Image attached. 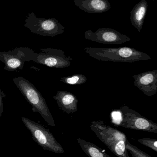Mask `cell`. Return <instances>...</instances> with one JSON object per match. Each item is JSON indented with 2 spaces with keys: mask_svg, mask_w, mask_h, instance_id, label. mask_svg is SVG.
<instances>
[{
  "mask_svg": "<svg viewBox=\"0 0 157 157\" xmlns=\"http://www.w3.org/2000/svg\"><path fill=\"white\" fill-rule=\"evenodd\" d=\"M91 131L118 157H130L126 149L127 140L125 134L107 125L103 121H93L90 125Z\"/></svg>",
  "mask_w": 157,
  "mask_h": 157,
  "instance_id": "6da1fadb",
  "label": "cell"
},
{
  "mask_svg": "<svg viewBox=\"0 0 157 157\" xmlns=\"http://www.w3.org/2000/svg\"><path fill=\"white\" fill-rule=\"evenodd\" d=\"M86 53L99 61L133 63L151 59L147 53L129 47L116 48H97L87 47Z\"/></svg>",
  "mask_w": 157,
  "mask_h": 157,
  "instance_id": "7a4b0ae2",
  "label": "cell"
},
{
  "mask_svg": "<svg viewBox=\"0 0 157 157\" xmlns=\"http://www.w3.org/2000/svg\"><path fill=\"white\" fill-rule=\"evenodd\" d=\"M13 80L26 100L32 106L33 111L38 113L50 126L55 127L54 120L46 100L36 87L21 76L15 77Z\"/></svg>",
  "mask_w": 157,
  "mask_h": 157,
  "instance_id": "3957f363",
  "label": "cell"
},
{
  "mask_svg": "<svg viewBox=\"0 0 157 157\" xmlns=\"http://www.w3.org/2000/svg\"><path fill=\"white\" fill-rule=\"evenodd\" d=\"M22 121L32 135L33 140L44 150L57 154L65 153L64 149L49 129L26 117Z\"/></svg>",
  "mask_w": 157,
  "mask_h": 157,
  "instance_id": "277c9868",
  "label": "cell"
},
{
  "mask_svg": "<svg viewBox=\"0 0 157 157\" xmlns=\"http://www.w3.org/2000/svg\"><path fill=\"white\" fill-rule=\"evenodd\" d=\"M24 26L34 34L54 37L64 32L65 27L55 18H39L33 12L29 13Z\"/></svg>",
  "mask_w": 157,
  "mask_h": 157,
  "instance_id": "5b68a950",
  "label": "cell"
},
{
  "mask_svg": "<svg viewBox=\"0 0 157 157\" xmlns=\"http://www.w3.org/2000/svg\"><path fill=\"white\" fill-rule=\"evenodd\" d=\"M121 120L115 126L157 134V124L126 106L120 108Z\"/></svg>",
  "mask_w": 157,
  "mask_h": 157,
  "instance_id": "8992f818",
  "label": "cell"
},
{
  "mask_svg": "<svg viewBox=\"0 0 157 157\" xmlns=\"http://www.w3.org/2000/svg\"><path fill=\"white\" fill-rule=\"evenodd\" d=\"M37 53L28 48H17L7 52H0V61L7 71H22L26 62H35Z\"/></svg>",
  "mask_w": 157,
  "mask_h": 157,
  "instance_id": "52a82bcc",
  "label": "cell"
},
{
  "mask_svg": "<svg viewBox=\"0 0 157 157\" xmlns=\"http://www.w3.org/2000/svg\"><path fill=\"white\" fill-rule=\"evenodd\" d=\"M40 52L37 53L34 62L55 68H65L71 65L72 59L67 57L65 52L61 50L47 48L39 49Z\"/></svg>",
  "mask_w": 157,
  "mask_h": 157,
  "instance_id": "ba28073f",
  "label": "cell"
},
{
  "mask_svg": "<svg viewBox=\"0 0 157 157\" xmlns=\"http://www.w3.org/2000/svg\"><path fill=\"white\" fill-rule=\"evenodd\" d=\"M84 37L86 39L102 44L120 45L131 40L126 35L112 29L105 28L99 29L95 32L88 30L85 32Z\"/></svg>",
  "mask_w": 157,
  "mask_h": 157,
  "instance_id": "9c48e42d",
  "label": "cell"
},
{
  "mask_svg": "<svg viewBox=\"0 0 157 157\" xmlns=\"http://www.w3.org/2000/svg\"><path fill=\"white\" fill-rule=\"evenodd\" d=\"M134 85L144 94L152 97L157 92V70L145 72L133 76Z\"/></svg>",
  "mask_w": 157,
  "mask_h": 157,
  "instance_id": "30bf717a",
  "label": "cell"
},
{
  "mask_svg": "<svg viewBox=\"0 0 157 157\" xmlns=\"http://www.w3.org/2000/svg\"><path fill=\"white\" fill-rule=\"evenodd\" d=\"M61 109L67 114L77 111L78 100L71 92L60 90L53 97Z\"/></svg>",
  "mask_w": 157,
  "mask_h": 157,
  "instance_id": "8fae6325",
  "label": "cell"
},
{
  "mask_svg": "<svg viewBox=\"0 0 157 157\" xmlns=\"http://www.w3.org/2000/svg\"><path fill=\"white\" fill-rule=\"evenodd\" d=\"M75 4L80 9L88 13H102L111 8L108 0H74Z\"/></svg>",
  "mask_w": 157,
  "mask_h": 157,
  "instance_id": "7c38bea8",
  "label": "cell"
},
{
  "mask_svg": "<svg viewBox=\"0 0 157 157\" xmlns=\"http://www.w3.org/2000/svg\"><path fill=\"white\" fill-rule=\"evenodd\" d=\"M147 8L148 4L146 0H141L131 11L130 19L132 25L139 32L143 29Z\"/></svg>",
  "mask_w": 157,
  "mask_h": 157,
  "instance_id": "4fadbf2b",
  "label": "cell"
},
{
  "mask_svg": "<svg viewBox=\"0 0 157 157\" xmlns=\"http://www.w3.org/2000/svg\"><path fill=\"white\" fill-rule=\"evenodd\" d=\"M78 144L85 154L88 157H111L102 149L93 143L79 138L77 139Z\"/></svg>",
  "mask_w": 157,
  "mask_h": 157,
  "instance_id": "5bb4252c",
  "label": "cell"
},
{
  "mask_svg": "<svg viewBox=\"0 0 157 157\" xmlns=\"http://www.w3.org/2000/svg\"><path fill=\"white\" fill-rule=\"evenodd\" d=\"M87 80V78L84 75L78 74L61 78V81L63 83L72 85H82L85 83Z\"/></svg>",
  "mask_w": 157,
  "mask_h": 157,
  "instance_id": "9a60e30c",
  "label": "cell"
},
{
  "mask_svg": "<svg viewBox=\"0 0 157 157\" xmlns=\"http://www.w3.org/2000/svg\"><path fill=\"white\" fill-rule=\"evenodd\" d=\"M126 149L130 152L132 157H152L140 150L137 147L131 144L128 139L126 141Z\"/></svg>",
  "mask_w": 157,
  "mask_h": 157,
  "instance_id": "2e32d148",
  "label": "cell"
},
{
  "mask_svg": "<svg viewBox=\"0 0 157 157\" xmlns=\"http://www.w3.org/2000/svg\"><path fill=\"white\" fill-rule=\"evenodd\" d=\"M138 142L145 146L157 152V141L156 139L149 138H143L138 140Z\"/></svg>",
  "mask_w": 157,
  "mask_h": 157,
  "instance_id": "e0dca14e",
  "label": "cell"
},
{
  "mask_svg": "<svg viewBox=\"0 0 157 157\" xmlns=\"http://www.w3.org/2000/svg\"><path fill=\"white\" fill-rule=\"evenodd\" d=\"M6 94L2 91L0 88V117L2 116V114L3 113V99L6 97Z\"/></svg>",
  "mask_w": 157,
  "mask_h": 157,
  "instance_id": "ac0fdd59",
  "label": "cell"
},
{
  "mask_svg": "<svg viewBox=\"0 0 157 157\" xmlns=\"http://www.w3.org/2000/svg\"></svg>",
  "mask_w": 157,
  "mask_h": 157,
  "instance_id": "d6986e66",
  "label": "cell"
}]
</instances>
